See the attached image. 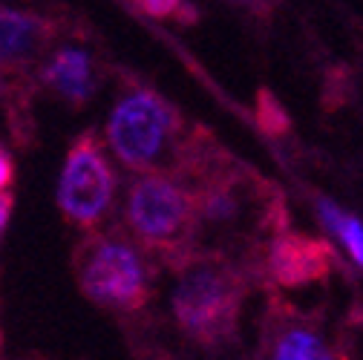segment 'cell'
<instances>
[{
	"instance_id": "cell-1",
	"label": "cell",
	"mask_w": 363,
	"mask_h": 360,
	"mask_svg": "<svg viewBox=\"0 0 363 360\" xmlns=\"http://www.w3.org/2000/svg\"><path fill=\"white\" fill-rule=\"evenodd\" d=\"M191 136L194 133L182 127L179 110L142 84H127L121 89L107 121L110 150L124 167L142 176H170L179 170Z\"/></svg>"
},
{
	"instance_id": "cell-2",
	"label": "cell",
	"mask_w": 363,
	"mask_h": 360,
	"mask_svg": "<svg viewBox=\"0 0 363 360\" xmlns=\"http://www.w3.org/2000/svg\"><path fill=\"white\" fill-rule=\"evenodd\" d=\"M124 228L145 254L162 257L170 265L185 268L196 259V202L191 188L179 179L162 173L135 179L124 199Z\"/></svg>"
},
{
	"instance_id": "cell-3",
	"label": "cell",
	"mask_w": 363,
	"mask_h": 360,
	"mask_svg": "<svg viewBox=\"0 0 363 360\" xmlns=\"http://www.w3.org/2000/svg\"><path fill=\"white\" fill-rule=\"evenodd\" d=\"M72 274L81 294L107 311H139L153 297L147 254L124 231H89L72 251Z\"/></svg>"
},
{
	"instance_id": "cell-4",
	"label": "cell",
	"mask_w": 363,
	"mask_h": 360,
	"mask_svg": "<svg viewBox=\"0 0 363 360\" xmlns=\"http://www.w3.org/2000/svg\"><path fill=\"white\" fill-rule=\"evenodd\" d=\"M173 317L179 329L202 346H222L237 334L245 303V277L216 259H191L179 268Z\"/></svg>"
},
{
	"instance_id": "cell-5",
	"label": "cell",
	"mask_w": 363,
	"mask_h": 360,
	"mask_svg": "<svg viewBox=\"0 0 363 360\" xmlns=\"http://www.w3.org/2000/svg\"><path fill=\"white\" fill-rule=\"evenodd\" d=\"M118 176L110 164L101 139L84 130L69 145L58 179V208L64 219L81 231H101L116 208Z\"/></svg>"
},
{
	"instance_id": "cell-6",
	"label": "cell",
	"mask_w": 363,
	"mask_h": 360,
	"mask_svg": "<svg viewBox=\"0 0 363 360\" xmlns=\"http://www.w3.org/2000/svg\"><path fill=\"white\" fill-rule=\"evenodd\" d=\"M101 84L99 58L84 40H55L50 55L38 69V86L50 89L55 99L69 107H84Z\"/></svg>"
},
{
	"instance_id": "cell-7",
	"label": "cell",
	"mask_w": 363,
	"mask_h": 360,
	"mask_svg": "<svg viewBox=\"0 0 363 360\" xmlns=\"http://www.w3.org/2000/svg\"><path fill=\"white\" fill-rule=\"evenodd\" d=\"M332 248L314 237L283 231L268 245V274L283 288L323 283L332 274Z\"/></svg>"
},
{
	"instance_id": "cell-8",
	"label": "cell",
	"mask_w": 363,
	"mask_h": 360,
	"mask_svg": "<svg viewBox=\"0 0 363 360\" xmlns=\"http://www.w3.org/2000/svg\"><path fill=\"white\" fill-rule=\"evenodd\" d=\"M271 360H340L332 343L303 320H286L274 326Z\"/></svg>"
},
{
	"instance_id": "cell-9",
	"label": "cell",
	"mask_w": 363,
	"mask_h": 360,
	"mask_svg": "<svg viewBox=\"0 0 363 360\" xmlns=\"http://www.w3.org/2000/svg\"><path fill=\"white\" fill-rule=\"evenodd\" d=\"M317 213H320V222L326 228L346 245L349 257L363 268V222L346 210H340L337 205H332L329 199L317 202Z\"/></svg>"
},
{
	"instance_id": "cell-10",
	"label": "cell",
	"mask_w": 363,
	"mask_h": 360,
	"mask_svg": "<svg viewBox=\"0 0 363 360\" xmlns=\"http://www.w3.org/2000/svg\"><path fill=\"white\" fill-rule=\"evenodd\" d=\"M259 118H262L265 130H271V133H280V130L289 127V116L283 113V107L271 99L268 93L259 96Z\"/></svg>"
},
{
	"instance_id": "cell-11",
	"label": "cell",
	"mask_w": 363,
	"mask_h": 360,
	"mask_svg": "<svg viewBox=\"0 0 363 360\" xmlns=\"http://www.w3.org/2000/svg\"><path fill=\"white\" fill-rule=\"evenodd\" d=\"M12 182H15V162L6 150H0V193L12 191Z\"/></svg>"
}]
</instances>
